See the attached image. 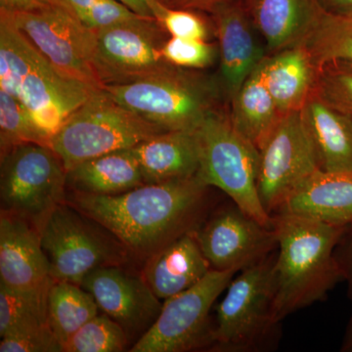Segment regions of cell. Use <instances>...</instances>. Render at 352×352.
<instances>
[{"instance_id": "cell-1", "label": "cell", "mask_w": 352, "mask_h": 352, "mask_svg": "<svg viewBox=\"0 0 352 352\" xmlns=\"http://www.w3.org/2000/svg\"><path fill=\"white\" fill-rule=\"evenodd\" d=\"M198 176L144 184L113 196L76 193L67 203L117 238L126 249L150 258L206 219L208 189Z\"/></svg>"}, {"instance_id": "cell-2", "label": "cell", "mask_w": 352, "mask_h": 352, "mask_svg": "<svg viewBox=\"0 0 352 352\" xmlns=\"http://www.w3.org/2000/svg\"><path fill=\"white\" fill-rule=\"evenodd\" d=\"M278 254L273 265L274 314L279 322L322 302L344 280L336 249L349 226L300 215H272Z\"/></svg>"}, {"instance_id": "cell-3", "label": "cell", "mask_w": 352, "mask_h": 352, "mask_svg": "<svg viewBox=\"0 0 352 352\" xmlns=\"http://www.w3.org/2000/svg\"><path fill=\"white\" fill-rule=\"evenodd\" d=\"M0 89L22 103L50 141L97 90L60 73L6 11H0Z\"/></svg>"}, {"instance_id": "cell-4", "label": "cell", "mask_w": 352, "mask_h": 352, "mask_svg": "<svg viewBox=\"0 0 352 352\" xmlns=\"http://www.w3.org/2000/svg\"><path fill=\"white\" fill-rule=\"evenodd\" d=\"M271 254L241 271L227 287L217 307L212 349L226 352L270 351L279 340L280 324L274 314Z\"/></svg>"}, {"instance_id": "cell-5", "label": "cell", "mask_w": 352, "mask_h": 352, "mask_svg": "<svg viewBox=\"0 0 352 352\" xmlns=\"http://www.w3.org/2000/svg\"><path fill=\"white\" fill-rule=\"evenodd\" d=\"M103 88L120 105L164 131H195L214 112L217 97L212 80L176 66L151 78Z\"/></svg>"}, {"instance_id": "cell-6", "label": "cell", "mask_w": 352, "mask_h": 352, "mask_svg": "<svg viewBox=\"0 0 352 352\" xmlns=\"http://www.w3.org/2000/svg\"><path fill=\"white\" fill-rule=\"evenodd\" d=\"M196 136L199 179L206 186L221 190L245 214L272 227L273 217L258 196V148L236 131L229 118L215 111L196 129Z\"/></svg>"}, {"instance_id": "cell-7", "label": "cell", "mask_w": 352, "mask_h": 352, "mask_svg": "<svg viewBox=\"0 0 352 352\" xmlns=\"http://www.w3.org/2000/svg\"><path fill=\"white\" fill-rule=\"evenodd\" d=\"M166 132L120 105L104 88L95 90L64 122L50 141L67 173L94 157L131 149Z\"/></svg>"}, {"instance_id": "cell-8", "label": "cell", "mask_w": 352, "mask_h": 352, "mask_svg": "<svg viewBox=\"0 0 352 352\" xmlns=\"http://www.w3.org/2000/svg\"><path fill=\"white\" fill-rule=\"evenodd\" d=\"M67 170L50 146L28 143L1 156V210L41 231L51 212L66 203Z\"/></svg>"}, {"instance_id": "cell-9", "label": "cell", "mask_w": 352, "mask_h": 352, "mask_svg": "<svg viewBox=\"0 0 352 352\" xmlns=\"http://www.w3.org/2000/svg\"><path fill=\"white\" fill-rule=\"evenodd\" d=\"M237 272L212 270L199 283L164 300L161 312L131 352H186L212 347L210 311Z\"/></svg>"}, {"instance_id": "cell-10", "label": "cell", "mask_w": 352, "mask_h": 352, "mask_svg": "<svg viewBox=\"0 0 352 352\" xmlns=\"http://www.w3.org/2000/svg\"><path fill=\"white\" fill-rule=\"evenodd\" d=\"M91 219L69 204L58 206L41 229V245L55 281L78 285L102 266L119 265L126 251L90 224Z\"/></svg>"}, {"instance_id": "cell-11", "label": "cell", "mask_w": 352, "mask_h": 352, "mask_svg": "<svg viewBox=\"0 0 352 352\" xmlns=\"http://www.w3.org/2000/svg\"><path fill=\"white\" fill-rule=\"evenodd\" d=\"M10 14L16 27L60 73L103 88L94 65L96 32L53 2L38 10Z\"/></svg>"}, {"instance_id": "cell-12", "label": "cell", "mask_w": 352, "mask_h": 352, "mask_svg": "<svg viewBox=\"0 0 352 352\" xmlns=\"http://www.w3.org/2000/svg\"><path fill=\"white\" fill-rule=\"evenodd\" d=\"M155 19L120 23L96 31L94 65L102 87L126 85L173 69L162 55Z\"/></svg>"}, {"instance_id": "cell-13", "label": "cell", "mask_w": 352, "mask_h": 352, "mask_svg": "<svg viewBox=\"0 0 352 352\" xmlns=\"http://www.w3.org/2000/svg\"><path fill=\"white\" fill-rule=\"evenodd\" d=\"M258 151V196L272 217L298 185L319 170L300 111L282 115Z\"/></svg>"}, {"instance_id": "cell-14", "label": "cell", "mask_w": 352, "mask_h": 352, "mask_svg": "<svg viewBox=\"0 0 352 352\" xmlns=\"http://www.w3.org/2000/svg\"><path fill=\"white\" fill-rule=\"evenodd\" d=\"M212 270L242 271L277 248L274 228L245 214L236 204L217 208L194 231Z\"/></svg>"}, {"instance_id": "cell-15", "label": "cell", "mask_w": 352, "mask_h": 352, "mask_svg": "<svg viewBox=\"0 0 352 352\" xmlns=\"http://www.w3.org/2000/svg\"><path fill=\"white\" fill-rule=\"evenodd\" d=\"M80 286L94 296L99 309L124 329L127 335L147 332L163 302L144 277L132 275L119 265L102 266L88 273Z\"/></svg>"}, {"instance_id": "cell-16", "label": "cell", "mask_w": 352, "mask_h": 352, "mask_svg": "<svg viewBox=\"0 0 352 352\" xmlns=\"http://www.w3.org/2000/svg\"><path fill=\"white\" fill-rule=\"evenodd\" d=\"M50 263L41 245V231L18 215H0V283L19 289L50 287Z\"/></svg>"}, {"instance_id": "cell-17", "label": "cell", "mask_w": 352, "mask_h": 352, "mask_svg": "<svg viewBox=\"0 0 352 352\" xmlns=\"http://www.w3.org/2000/svg\"><path fill=\"white\" fill-rule=\"evenodd\" d=\"M219 43L222 82L231 98L265 58L241 0H230L212 11Z\"/></svg>"}, {"instance_id": "cell-18", "label": "cell", "mask_w": 352, "mask_h": 352, "mask_svg": "<svg viewBox=\"0 0 352 352\" xmlns=\"http://www.w3.org/2000/svg\"><path fill=\"white\" fill-rule=\"evenodd\" d=\"M278 212L333 226H349L352 223V170H317L298 185Z\"/></svg>"}, {"instance_id": "cell-19", "label": "cell", "mask_w": 352, "mask_h": 352, "mask_svg": "<svg viewBox=\"0 0 352 352\" xmlns=\"http://www.w3.org/2000/svg\"><path fill=\"white\" fill-rule=\"evenodd\" d=\"M212 270L192 231L148 258L143 277L164 302L199 283Z\"/></svg>"}, {"instance_id": "cell-20", "label": "cell", "mask_w": 352, "mask_h": 352, "mask_svg": "<svg viewBox=\"0 0 352 352\" xmlns=\"http://www.w3.org/2000/svg\"><path fill=\"white\" fill-rule=\"evenodd\" d=\"M268 50L302 44L322 13L317 0H241Z\"/></svg>"}, {"instance_id": "cell-21", "label": "cell", "mask_w": 352, "mask_h": 352, "mask_svg": "<svg viewBox=\"0 0 352 352\" xmlns=\"http://www.w3.org/2000/svg\"><path fill=\"white\" fill-rule=\"evenodd\" d=\"M300 115L319 170H352V117L331 107L314 92Z\"/></svg>"}, {"instance_id": "cell-22", "label": "cell", "mask_w": 352, "mask_h": 352, "mask_svg": "<svg viewBox=\"0 0 352 352\" xmlns=\"http://www.w3.org/2000/svg\"><path fill=\"white\" fill-rule=\"evenodd\" d=\"M145 184L193 177L199 170L195 131H166L131 148Z\"/></svg>"}, {"instance_id": "cell-23", "label": "cell", "mask_w": 352, "mask_h": 352, "mask_svg": "<svg viewBox=\"0 0 352 352\" xmlns=\"http://www.w3.org/2000/svg\"><path fill=\"white\" fill-rule=\"evenodd\" d=\"M264 82L279 112L302 110L314 92L317 68L302 44L278 51L263 60Z\"/></svg>"}, {"instance_id": "cell-24", "label": "cell", "mask_w": 352, "mask_h": 352, "mask_svg": "<svg viewBox=\"0 0 352 352\" xmlns=\"http://www.w3.org/2000/svg\"><path fill=\"white\" fill-rule=\"evenodd\" d=\"M144 184L142 170L131 149L87 160L67 173L69 188L87 195H120Z\"/></svg>"}, {"instance_id": "cell-25", "label": "cell", "mask_w": 352, "mask_h": 352, "mask_svg": "<svg viewBox=\"0 0 352 352\" xmlns=\"http://www.w3.org/2000/svg\"><path fill=\"white\" fill-rule=\"evenodd\" d=\"M231 124L236 131L261 149L282 117L264 82L263 61L248 76L231 98Z\"/></svg>"}, {"instance_id": "cell-26", "label": "cell", "mask_w": 352, "mask_h": 352, "mask_svg": "<svg viewBox=\"0 0 352 352\" xmlns=\"http://www.w3.org/2000/svg\"><path fill=\"white\" fill-rule=\"evenodd\" d=\"M47 310L48 324L64 349L69 338L100 309L91 294L80 285L53 280L48 291Z\"/></svg>"}, {"instance_id": "cell-27", "label": "cell", "mask_w": 352, "mask_h": 352, "mask_svg": "<svg viewBox=\"0 0 352 352\" xmlns=\"http://www.w3.org/2000/svg\"><path fill=\"white\" fill-rule=\"evenodd\" d=\"M50 286L19 289L0 283V337L50 325L47 296Z\"/></svg>"}, {"instance_id": "cell-28", "label": "cell", "mask_w": 352, "mask_h": 352, "mask_svg": "<svg viewBox=\"0 0 352 352\" xmlns=\"http://www.w3.org/2000/svg\"><path fill=\"white\" fill-rule=\"evenodd\" d=\"M316 68L333 60L352 62V17L323 12L302 43Z\"/></svg>"}, {"instance_id": "cell-29", "label": "cell", "mask_w": 352, "mask_h": 352, "mask_svg": "<svg viewBox=\"0 0 352 352\" xmlns=\"http://www.w3.org/2000/svg\"><path fill=\"white\" fill-rule=\"evenodd\" d=\"M36 143L50 146V139L34 124L17 99L0 89V146L1 156L16 146Z\"/></svg>"}, {"instance_id": "cell-30", "label": "cell", "mask_w": 352, "mask_h": 352, "mask_svg": "<svg viewBox=\"0 0 352 352\" xmlns=\"http://www.w3.org/2000/svg\"><path fill=\"white\" fill-rule=\"evenodd\" d=\"M129 335L107 314H97L64 344V352H120L129 342Z\"/></svg>"}, {"instance_id": "cell-31", "label": "cell", "mask_w": 352, "mask_h": 352, "mask_svg": "<svg viewBox=\"0 0 352 352\" xmlns=\"http://www.w3.org/2000/svg\"><path fill=\"white\" fill-rule=\"evenodd\" d=\"M314 94L331 107L352 117V62L333 60L319 67Z\"/></svg>"}, {"instance_id": "cell-32", "label": "cell", "mask_w": 352, "mask_h": 352, "mask_svg": "<svg viewBox=\"0 0 352 352\" xmlns=\"http://www.w3.org/2000/svg\"><path fill=\"white\" fill-rule=\"evenodd\" d=\"M50 2L63 7L83 25L95 32L120 23L146 18L117 0H50Z\"/></svg>"}, {"instance_id": "cell-33", "label": "cell", "mask_w": 352, "mask_h": 352, "mask_svg": "<svg viewBox=\"0 0 352 352\" xmlns=\"http://www.w3.org/2000/svg\"><path fill=\"white\" fill-rule=\"evenodd\" d=\"M153 18L164 32L173 38L206 39L208 36L207 23L190 9H177L162 0L148 1Z\"/></svg>"}, {"instance_id": "cell-34", "label": "cell", "mask_w": 352, "mask_h": 352, "mask_svg": "<svg viewBox=\"0 0 352 352\" xmlns=\"http://www.w3.org/2000/svg\"><path fill=\"white\" fill-rule=\"evenodd\" d=\"M162 55L168 63L178 68L200 69L214 63L217 46L206 39L168 38L162 46Z\"/></svg>"}, {"instance_id": "cell-35", "label": "cell", "mask_w": 352, "mask_h": 352, "mask_svg": "<svg viewBox=\"0 0 352 352\" xmlns=\"http://www.w3.org/2000/svg\"><path fill=\"white\" fill-rule=\"evenodd\" d=\"M1 352H64L50 325L27 329L1 338Z\"/></svg>"}, {"instance_id": "cell-36", "label": "cell", "mask_w": 352, "mask_h": 352, "mask_svg": "<svg viewBox=\"0 0 352 352\" xmlns=\"http://www.w3.org/2000/svg\"><path fill=\"white\" fill-rule=\"evenodd\" d=\"M336 256L344 281H346L347 294L352 303V223L347 227L346 232L337 245Z\"/></svg>"}, {"instance_id": "cell-37", "label": "cell", "mask_w": 352, "mask_h": 352, "mask_svg": "<svg viewBox=\"0 0 352 352\" xmlns=\"http://www.w3.org/2000/svg\"><path fill=\"white\" fill-rule=\"evenodd\" d=\"M50 3V0H0V10L12 14L30 12Z\"/></svg>"}, {"instance_id": "cell-38", "label": "cell", "mask_w": 352, "mask_h": 352, "mask_svg": "<svg viewBox=\"0 0 352 352\" xmlns=\"http://www.w3.org/2000/svg\"><path fill=\"white\" fill-rule=\"evenodd\" d=\"M323 12L339 17H352V0H317Z\"/></svg>"}, {"instance_id": "cell-39", "label": "cell", "mask_w": 352, "mask_h": 352, "mask_svg": "<svg viewBox=\"0 0 352 352\" xmlns=\"http://www.w3.org/2000/svg\"><path fill=\"white\" fill-rule=\"evenodd\" d=\"M230 0H177L175 7L184 9H198V10L210 11L212 12L214 8L219 6L220 4L226 3Z\"/></svg>"}, {"instance_id": "cell-40", "label": "cell", "mask_w": 352, "mask_h": 352, "mask_svg": "<svg viewBox=\"0 0 352 352\" xmlns=\"http://www.w3.org/2000/svg\"><path fill=\"white\" fill-rule=\"evenodd\" d=\"M117 1L124 4V6L129 7L131 10L138 14V15L150 18V19H154L151 9H150L149 4H148L149 0H117Z\"/></svg>"}, {"instance_id": "cell-41", "label": "cell", "mask_w": 352, "mask_h": 352, "mask_svg": "<svg viewBox=\"0 0 352 352\" xmlns=\"http://www.w3.org/2000/svg\"><path fill=\"white\" fill-rule=\"evenodd\" d=\"M340 351L352 352V316L347 324L346 333H344L342 346H340Z\"/></svg>"}, {"instance_id": "cell-42", "label": "cell", "mask_w": 352, "mask_h": 352, "mask_svg": "<svg viewBox=\"0 0 352 352\" xmlns=\"http://www.w3.org/2000/svg\"><path fill=\"white\" fill-rule=\"evenodd\" d=\"M162 1L164 2V3L168 4V6L175 7L176 2L177 0H162Z\"/></svg>"}]
</instances>
